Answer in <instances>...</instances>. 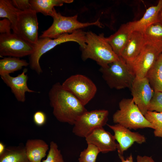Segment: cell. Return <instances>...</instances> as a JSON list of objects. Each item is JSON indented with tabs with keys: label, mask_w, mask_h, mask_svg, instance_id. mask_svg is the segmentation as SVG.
Returning <instances> with one entry per match:
<instances>
[{
	"label": "cell",
	"mask_w": 162,
	"mask_h": 162,
	"mask_svg": "<svg viewBox=\"0 0 162 162\" xmlns=\"http://www.w3.org/2000/svg\"><path fill=\"white\" fill-rule=\"evenodd\" d=\"M108 115L109 112L106 110L87 111L76 121L72 132L77 136L85 138L96 128L106 124Z\"/></svg>",
	"instance_id": "obj_8"
},
{
	"label": "cell",
	"mask_w": 162,
	"mask_h": 162,
	"mask_svg": "<svg viewBox=\"0 0 162 162\" xmlns=\"http://www.w3.org/2000/svg\"><path fill=\"white\" fill-rule=\"evenodd\" d=\"M33 119L36 125L39 126H42L45 123L46 116L44 112L40 111H37L34 114Z\"/></svg>",
	"instance_id": "obj_31"
},
{
	"label": "cell",
	"mask_w": 162,
	"mask_h": 162,
	"mask_svg": "<svg viewBox=\"0 0 162 162\" xmlns=\"http://www.w3.org/2000/svg\"><path fill=\"white\" fill-rule=\"evenodd\" d=\"M119 109L112 116L113 121L129 129L150 128L154 129L153 125L142 113L132 98H123L119 103Z\"/></svg>",
	"instance_id": "obj_4"
},
{
	"label": "cell",
	"mask_w": 162,
	"mask_h": 162,
	"mask_svg": "<svg viewBox=\"0 0 162 162\" xmlns=\"http://www.w3.org/2000/svg\"><path fill=\"white\" fill-rule=\"evenodd\" d=\"M160 53L154 47L145 43L135 60L131 63L128 64L136 77L144 78Z\"/></svg>",
	"instance_id": "obj_12"
},
{
	"label": "cell",
	"mask_w": 162,
	"mask_h": 162,
	"mask_svg": "<svg viewBox=\"0 0 162 162\" xmlns=\"http://www.w3.org/2000/svg\"><path fill=\"white\" fill-rule=\"evenodd\" d=\"M100 71L109 87L117 90L130 89L135 76L126 62L121 57L107 67H100Z\"/></svg>",
	"instance_id": "obj_5"
},
{
	"label": "cell",
	"mask_w": 162,
	"mask_h": 162,
	"mask_svg": "<svg viewBox=\"0 0 162 162\" xmlns=\"http://www.w3.org/2000/svg\"><path fill=\"white\" fill-rule=\"evenodd\" d=\"M148 111L162 112V92H154V95L150 102Z\"/></svg>",
	"instance_id": "obj_29"
},
{
	"label": "cell",
	"mask_w": 162,
	"mask_h": 162,
	"mask_svg": "<svg viewBox=\"0 0 162 162\" xmlns=\"http://www.w3.org/2000/svg\"><path fill=\"white\" fill-rule=\"evenodd\" d=\"M129 22L122 25L114 34L106 39L114 52L120 57L133 32Z\"/></svg>",
	"instance_id": "obj_18"
},
{
	"label": "cell",
	"mask_w": 162,
	"mask_h": 162,
	"mask_svg": "<svg viewBox=\"0 0 162 162\" xmlns=\"http://www.w3.org/2000/svg\"><path fill=\"white\" fill-rule=\"evenodd\" d=\"M118 155L122 162H134L132 155H130L125 160L124 159L122 155L118 154Z\"/></svg>",
	"instance_id": "obj_34"
},
{
	"label": "cell",
	"mask_w": 162,
	"mask_h": 162,
	"mask_svg": "<svg viewBox=\"0 0 162 162\" xmlns=\"http://www.w3.org/2000/svg\"><path fill=\"white\" fill-rule=\"evenodd\" d=\"M162 9V0H159L156 5L148 8L140 19L129 22L132 31L143 33L149 26L158 22V14Z\"/></svg>",
	"instance_id": "obj_17"
},
{
	"label": "cell",
	"mask_w": 162,
	"mask_h": 162,
	"mask_svg": "<svg viewBox=\"0 0 162 162\" xmlns=\"http://www.w3.org/2000/svg\"><path fill=\"white\" fill-rule=\"evenodd\" d=\"M11 1L16 8L21 11L33 9L28 0H12Z\"/></svg>",
	"instance_id": "obj_30"
},
{
	"label": "cell",
	"mask_w": 162,
	"mask_h": 162,
	"mask_svg": "<svg viewBox=\"0 0 162 162\" xmlns=\"http://www.w3.org/2000/svg\"><path fill=\"white\" fill-rule=\"evenodd\" d=\"M62 85L84 106L93 98L97 90L96 85L90 79L81 74L71 76Z\"/></svg>",
	"instance_id": "obj_7"
},
{
	"label": "cell",
	"mask_w": 162,
	"mask_h": 162,
	"mask_svg": "<svg viewBox=\"0 0 162 162\" xmlns=\"http://www.w3.org/2000/svg\"><path fill=\"white\" fill-rule=\"evenodd\" d=\"M6 148L5 146L2 142H0V155L2 154L5 151Z\"/></svg>",
	"instance_id": "obj_35"
},
{
	"label": "cell",
	"mask_w": 162,
	"mask_h": 162,
	"mask_svg": "<svg viewBox=\"0 0 162 162\" xmlns=\"http://www.w3.org/2000/svg\"><path fill=\"white\" fill-rule=\"evenodd\" d=\"M26 68H25L22 72L15 77L10 76V74H4L1 76L4 83L11 89L17 100L20 102H24L26 100V92L34 93L36 92L30 89L27 82L28 76L26 73Z\"/></svg>",
	"instance_id": "obj_14"
},
{
	"label": "cell",
	"mask_w": 162,
	"mask_h": 162,
	"mask_svg": "<svg viewBox=\"0 0 162 162\" xmlns=\"http://www.w3.org/2000/svg\"><path fill=\"white\" fill-rule=\"evenodd\" d=\"M48 97L53 114L61 122L73 125L79 117L87 111L85 106L60 82L52 86Z\"/></svg>",
	"instance_id": "obj_1"
},
{
	"label": "cell",
	"mask_w": 162,
	"mask_h": 162,
	"mask_svg": "<svg viewBox=\"0 0 162 162\" xmlns=\"http://www.w3.org/2000/svg\"><path fill=\"white\" fill-rule=\"evenodd\" d=\"M86 33L80 29L71 33L62 34L53 39L49 38L39 39L34 45V52L30 56V67L37 74H41L43 70L39 62L40 57L46 52L61 44L68 41H74L79 44L81 49L84 48L86 45Z\"/></svg>",
	"instance_id": "obj_3"
},
{
	"label": "cell",
	"mask_w": 162,
	"mask_h": 162,
	"mask_svg": "<svg viewBox=\"0 0 162 162\" xmlns=\"http://www.w3.org/2000/svg\"><path fill=\"white\" fill-rule=\"evenodd\" d=\"M158 22L162 24V9L160 12L158 16Z\"/></svg>",
	"instance_id": "obj_36"
},
{
	"label": "cell",
	"mask_w": 162,
	"mask_h": 162,
	"mask_svg": "<svg viewBox=\"0 0 162 162\" xmlns=\"http://www.w3.org/2000/svg\"><path fill=\"white\" fill-rule=\"evenodd\" d=\"M52 17L53 20L52 25L43 33L40 38H56L62 34L71 33L80 28L91 26L102 27L99 19L93 22L82 23L77 20V15L65 16L57 13L56 10Z\"/></svg>",
	"instance_id": "obj_6"
},
{
	"label": "cell",
	"mask_w": 162,
	"mask_h": 162,
	"mask_svg": "<svg viewBox=\"0 0 162 162\" xmlns=\"http://www.w3.org/2000/svg\"><path fill=\"white\" fill-rule=\"evenodd\" d=\"M85 139L87 144L95 146L103 153L115 151L117 148L114 136L103 127L94 130Z\"/></svg>",
	"instance_id": "obj_15"
},
{
	"label": "cell",
	"mask_w": 162,
	"mask_h": 162,
	"mask_svg": "<svg viewBox=\"0 0 162 162\" xmlns=\"http://www.w3.org/2000/svg\"><path fill=\"white\" fill-rule=\"evenodd\" d=\"M136 160V162H154L151 157L146 156H142L138 155Z\"/></svg>",
	"instance_id": "obj_33"
},
{
	"label": "cell",
	"mask_w": 162,
	"mask_h": 162,
	"mask_svg": "<svg viewBox=\"0 0 162 162\" xmlns=\"http://www.w3.org/2000/svg\"><path fill=\"white\" fill-rule=\"evenodd\" d=\"M87 148L82 151L78 159L79 162H95L97 157L100 152L95 146L87 144Z\"/></svg>",
	"instance_id": "obj_27"
},
{
	"label": "cell",
	"mask_w": 162,
	"mask_h": 162,
	"mask_svg": "<svg viewBox=\"0 0 162 162\" xmlns=\"http://www.w3.org/2000/svg\"><path fill=\"white\" fill-rule=\"evenodd\" d=\"M143 33L145 43L162 53V24L159 22L153 24Z\"/></svg>",
	"instance_id": "obj_20"
},
{
	"label": "cell",
	"mask_w": 162,
	"mask_h": 162,
	"mask_svg": "<svg viewBox=\"0 0 162 162\" xmlns=\"http://www.w3.org/2000/svg\"><path fill=\"white\" fill-rule=\"evenodd\" d=\"M86 44L85 47L81 49L83 60L92 59L101 68H104L119 59L102 33L98 35L91 32H86Z\"/></svg>",
	"instance_id": "obj_2"
},
{
	"label": "cell",
	"mask_w": 162,
	"mask_h": 162,
	"mask_svg": "<svg viewBox=\"0 0 162 162\" xmlns=\"http://www.w3.org/2000/svg\"><path fill=\"white\" fill-rule=\"evenodd\" d=\"M0 162H30L27 157L25 146L9 147L0 155Z\"/></svg>",
	"instance_id": "obj_23"
},
{
	"label": "cell",
	"mask_w": 162,
	"mask_h": 162,
	"mask_svg": "<svg viewBox=\"0 0 162 162\" xmlns=\"http://www.w3.org/2000/svg\"><path fill=\"white\" fill-rule=\"evenodd\" d=\"M34 46L14 33L0 34V56L20 58L30 56Z\"/></svg>",
	"instance_id": "obj_9"
},
{
	"label": "cell",
	"mask_w": 162,
	"mask_h": 162,
	"mask_svg": "<svg viewBox=\"0 0 162 162\" xmlns=\"http://www.w3.org/2000/svg\"><path fill=\"white\" fill-rule=\"evenodd\" d=\"M21 11L13 4L11 0H0V17L7 19L10 21L13 31L15 29Z\"/></svg>",
	"instance_id": "obj_25"
},
{
	"label": "cell",
	"mask_w": 162,
	"mask_h": 162,
	"mask_svg": "<svg viewBox=\"0 0 162 162\" xmlns=\"http://www.w3.org/2000/svg\"><path fill=\"white\" fill-rule=\"evenodd\" d=\"M32 9L37 13H41L45 16H52L55 10V6H61L64 3H69L73 0H30Z\"/></svg>",
	"instance_id": "obj_21"
},
{
	"label": "cell",
	"mask_w": 162,
	"mask_h": 162,
	"mask_svg": "<svg viewBox=\"0 0 162 162\" xmlns=\"http://www.w3.org/2000/svg\"><path fill=\"white\" fill-rule=\"evenodd\" d=\"M37 13L33 9L21 11L13 33L34 45L38 39Z\"/></svg>",
	"instance_id": "obj_10"
},
{
	"label": "cell",
	"mask_w": 162,
	"mask_h": 162,
	"mask_svg": "<svg viewBox=\"0 0 162 162\" xmlns=\"http://www.w3.org/2000/svg\"><path fill=\"white\" fill-rule=\"evenodd\" d=\"M106 124L114 132L115 140L118 142L117 149L118 154L122 155L124 152L135 142L141 144L146 142V138L143 135L132 132L119 124Z\"/></svg>",
	"instance_id": "obj_13"
},
{
	"label": "cell",
	"mask_w": 162,
	"mask_h": 162,
	"mask_svg": "<svg viewBox=\"0 0 162 162\" xmlns=\"http://www.w3.org/2000/svg\"><path fill=\"white\" fill-rule=\"evenodd\" d=\"M11 24L10 21L4 18L0 20V33L1 34L11 33Z\"/></svg>",
	"instance_id": "obj_32"
},
{
	"label": "cell",
	"mask_w": 162,
	"mask_h": 162,
	"mask_svg": "<svg viewBox=\"0 0 162 162\" xmlns=\"http://www.w3.org/2000/svg\"><path fill=\"white\" fill-rule=\"evenodd\" d=\"M146 77L154 92H162V53L159 55Z\"/></svg>",
	"instance_id": "obj_22"
},
{
	"label": "cell",
	"mask_w": 162,
	"mask_h": 162,
	"mask_svg": "<svg viewBox=\"0 0 162 162\" xmlns=\"http://www.w3.org/2000/svg\"><path fill=\"white\" fill-rule=\"evenodd\" d=\"M145 44L143 32H133L121 57L129 64L136 58Z\"/></svg>",
	"instance_id": "obj_16"
},
{
	"label": "cell",
	"mask_w": 162,
	"mask_h": 162,
	"mask_svg": "<svg viewBox=\"0 0 162 162\" xmlns=\"http://www.w3.org/2000/svg\"><path fill=\"white\" fill-rule=\"evenodd\" d=\"M42 162H64L60 150L57 143L54 141L50 142L46 158L42 160Z\"/></svg>",
	"instance_id": "obj_28"
},
{
	"label": "cell",
	"mask_w": 162,
	"mask_h": 162,
	"mask_svg": "<svg viewBox=\"0 0 162 162\" xmlns=\"http://www.w3.org/2000/svg\"><path fill=\"white\" fill-rule=\"evenodd\" d=\"M130 89L134 103L145 116L148 111L154 91L146 77L143 78L135 77Z\"/></svg>",
	"instance_id": "obj_11"
},
{
	"label": "cell",
	"mask_w": 162,
	"mask_h": 162,
	"mask_svg": "<svg viewBox=\"0 0 162 162\" xmlns=\"http://www.w3.org/2000/svg\"><path fill=\"white\" fill-rule=\"evenodd\" d=\"M144 116L154 127V136L162 137V112L148 111Z\"/></svg>",
	"instance_id": "obj_26"
},
{
	"label": "cell",
	"mask_w": 162,
	"mask_h": 162,
	"mask_svg": "<svg viewBox=\"0 0 162 162\" xmlns=\"http://www.w3.org/2000/svg\"><path fill=\"white\" fill-rule=\"evenodd\" d=\"M29 63L20 58L9 57L0 60V75L2 76L21 69L23 67H26Z\"/></svg>",
	"instance_id": "obj_24"
},
{
	"label": "cell",
	"mask_w": 162,
	"mask_h": 162,
	"mask_svg": "<svg viewBox=\"0 0 162 162\" xmlns=\"http://www.w3.org/2000/svg\"><path fill=\"white\" fill-rule=\"evenodd\" d=\"M26 154L30 162H42L49 149L48 145L40 139H29L25 146Z\"/></svg>",
	"instance_id": "obj_19"
}]
</instances>
